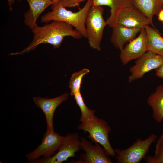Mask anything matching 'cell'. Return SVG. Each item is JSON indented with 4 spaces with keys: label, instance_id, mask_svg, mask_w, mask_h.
Segmentation results:
<instances>
[{
    "label": "cell",
    "instance_id": "cell-1",
    "mask_svg": "<svg viewBox=\"0 0 163 163\" xmlns=\"http://www.w3.org/2000/svg\"><path fill=\"white\" fill-rule=\"evenodd\" d=\"M33 40L30 44L21 52L12 53L11 55L23 54L34 50L41 44H50L54 49L59 47L65 37L70 36L80 39L81 34L71 25L60 21H52L42 27L37 25L32 29Z\"/></svg>",
    "mask_w": 163,
    "mask_h": 163
},
{
    "label": "cell",
    "instance_id": "cell-2",
    "mask_svg": "<svg viewBox=\"0 0 163 163\" xmlns=\"http://www.w3.org/2000/svg\"><path fill=\"white\" fill-rule=\"evenodd\" d=\"M92 1L93 0H87L84 7L75 12L66 9L60 1L51 11L41 17L40 21L46 23L55 21L66 22L75 28L82 37L87 38L85 20L88 13L92 5Z\"/></svg>",
    "mask_w": 163,
    "mask_h": 163
},
{
    "label": "cell",
    "instance_id": "cell-3",
    "mask_svg": "<svg viewBox=\"0 0 163 163\" xmlns=\"http://www.w3.org/2000/svg\"><path fill=\"white\" fill-rule=\"evenodd\" d=\"M81 122L78 126V129L88 132V137L92 142L98 143L104 149L109 156H115V153L109 138L111 128L107 122L95 115Z\"/></svg>",
    "mask_w": 163,
    "mask_h": 163
},
{
    "label": "cell",
    "instance_id": "cell-4",
    "mask_svg": "<svg viewBox=\"0 0 163 163\" xmlns=\"http://www.w3.org/2000/svg\"><path fill=\"white\" fill-rule=\"evenodd\" d=\"M102 6H92L87 14L85 25L89 44L91 47L101 50V43L105 27L107 25L103 18Z\"/></svg>",
    "mask_w": 163,
    "mask_h": 163
},
{
    "label": "cell",
    "instance_id": "cell-5",
    "mask_svg": "<svg viewBox=\"0 0 163 163\" xmlns=\"http://www.w3.org/2000/svg\"><path fill=\"white\" fill-rule=\"evenodd\" d=\"M158 138L152 133L145 139L137 138L130 147L125 149H114L117 163H139L144 158L151 145Z\"/></svg>",
    "mask_w": 163,
    "mask_h": 163
},
{
    "label": "cell",
    "instance_id": "cell-6",
    "mask_svg": "<svg viewBox=\"0 0 163 163\" xmlns=\"http://www.w3.org/2000/svg\"><path fill=\"white\" fill-rule=\"evenodd\" d=\"M81 141L78 133H68L63 136L56 154L50 158H38L29 163H62L69 158L76 156L75 153L81 150Z\"/></svg>",
    "mask_w": 163,
    "mask_h": 163
},
{
    "label": "cell",
    "instance_id": "cell-7",
    "mask_svg": "<svg viewBox=\"0 0 163 163\" xmlns=\"http://www.w3.org/2000/svg\"><path fill=\"white\" fill-rule=\"evenodd\" d=\"M63 136L54 131H47L44 134L41 144L34 150L25 155L28 162L35 160L42 156L48 158L53 155L59 149Z\"/></svg>",
    "mask_w": 163,
    "mask_h": 163
},
{
    "label": "cell",
    "instance_id": "cell-8",
    "mask_svg": "<svg viewBox=\"0 0 163 163\" xmlns=\"http://www.w3.org/2000/svg\"><path fill=\"white\" fill-rule=\"evenodd\" d=\"M163 62V57L150 51H147L137 59L135 64L129 69L131 75L128 82L133 81L141 78L146 73L158 68Z\"/></svg>",
    "mask_w": 163,
    "mask_h": 163
},
{
    "label": "cell",
    "instance_id": "cell-9",
    "mask_svg": "<svg viewBox=\"0 0 163 163\" xmlns=\"http://www.w3.org/2000/svg\"><path fill=\"white\" fill-rule=\"evenodd\" d=\"M81 149L85 153L80 155L79 160L74 161L75 163H112L113 162L106 151L101 147L100 144L86 139L84 137L80 138Z\"/></svg>",
    "mask_w": 163,
    "mask_h": 163
},
{
    "label": "cell",
    "instance_id": "cell-10",
    "mask_svg": "<svg viewBox=\"0 0 163 163\" xmlns=\"http://www.w3.org/2000/svg\"><path fill=\"white\" fill-rule=\"evenodd\" d=\"M120 50V57L124 65L142 56L148 51L147 36L145 28L141 30L137 37L129 42Z\"/></svg>",
    "mask_w": 163,
    "mask_h": 163
},
{
    "label": "cell",
    "instance_id": "cell-11",
    "mask_svg": "<svg viewBox=\"0 0 163 163\" xmlns=\"http://www.w3.org/2000/svg\"><path fill=\"white\" fill-rule=\"evenodd\" d=\"M131 28H145L150 24L147 17L133 6L125 7L119 12L117 24Z\"/></svg>",
    "mask_w": 163,
    "mask_h": 163
},
{
    "label": "cell",
    "instance_id": "cell-12",
    "mask_svg": "<svg viewBox=\"0 0 163 163\" xmlns=\"http://www.w3.org/2000/svg\"><path fill=\"white\" fill-rule=\"evenodd\" d=\"M68 96V94L66 93L53 98L39 97L33 98L35 105L42 110L44 114L47 125L46 131H54L53 117L55 110L61 104L67 100Z\"/></svg>",
    "mask_w": 163,
    "mask_h": 163
},
{
    "label": "cell",
    "instance_id": "cell-13",
    "mask_svg": "<svg viewBox=\"0 0 163 163\" xmlns=\"http://www.w3.org/2000/svg\"><path fill=\"white\" fill-rule=\"evenodd\" d=\"M110 41L116 48L122 50L125 44L136 37L142 29L131 28L117 24L112 27Z\"/></svg>",
    "mask_w": 163,
    "mask_h": 163
},
{
    "label": "cell",
    "instance_id": "cell-14",
    "mask_svg": "<svg viewBox=\"0 0 163 163\" xmlns=\"http://www.w3.org/2000/svg\"><path fill=\"white\" fill-rule=\"evenodd\" d=\"M29 8L24 14L25 24L31 29L37 25L36 21L45 10L52 3L51 0H26Z\"/></svg>",
    "mask_w": 163,
    "mask_h": 163
},
{
    "label": "cell",
    "instance_id": "cell-15",
    "mask_svg": "<svg viewBox=\"0 0 163 163\" xmlns=\"http://www.w3.org/2000/svg\"><path fill=\"white\" fill-rule=\"evenodd\" d=\"M109 7L110 8V14L106 20L107 25L112 27L117 24V18L119 11L123 8L133 6L132 0H93L94 6Z\"/></svg>",
    "mask_w": 163,
    "mask_h": 163
},
{
    "label": "cell",
    "instance_id": "cell-16",
    "mask_svg": "<svg viewBox=\"0 0 163 163\" xmlns=\"http://www.w3.org/2000/svg\"><path fill=\"white\" fill-rule=\"evenodd\" d=\"M133 6L137 9L149 19L150 24L154 27L153 18L158 16L163 9V2L161 0H132Z\"/></svg>",
    "mask_w": 163,
    "mask_h": 163
},
{
    "label": "cell",
    "instance_id": "cell-17",
    "mask_svg": "<svg viewBox=\"0 0 163 163\" xmlns=\"http://www.w3.org/2000/svg\"><path fill=\"white\" fill-rule=\"evenodd\" d=\"M147 102L152 109L154 119L161 123L163 120V85L157 87L155 91L148 97Z\"/></svg>",
    "mask_w": 163,
    "mask_h": 163
},
{
    "label": "cell",
    "instance_id": "cell-18",
    "mask_svg": "<svg viewBox=\"0 0 163 163\" xmlns=\"http://www.w3.org/2000/svg\"><path fill=\"white\" fill-rule=\"evenodd\" d=\"M147 39L148 51L163 57V37L155 28L149 25L145 28Z\"/></svg>",
    "mask_w": 163,
    "mask_h": 163
},
{
    "label": "cell",
    "instance_id": "cell-19",
    "mask_svg": "<svg viewBox=\"0 0 163 163\" xmlns=\"http://www.w3.org/2000/svg\"><path fill=\"white\" fill-rule=\"evenodd\" d=\"M89 72L90 70L88 69L84 68L72 74L69 82L71 95L73 96L75 93L80 91L83 78Z\"/></svg>",
    "mask_w": 163,
    "mask_h": 163
},
{
    "label": "cell",
    "instance_id": "cell-20",
    "mask_svg": "<svg viewBox=\"0 0 163 163\" xmlns=\"http://www.w3.org/2000/svg\"><path fill=\"white\" fill-rule=\"evenodd\" d=\"M74 98L76 104L78 105L81 112L80 121L82 122L87 120L94 115L95 111L89 109L85 104L80 91L75 93Z\"/></svg>",
    "mask_w": 163,
    "mask_h": 163
},
{
    "label": "cell",
    "instance_id": "cell-21",
    "mask_svg": "<svg viewBox=\"0 0 163 163\" xmlns=\"http://www.w3.org/2000/svg\"><path fill=\"white\" fill-rule=\"evenodd\" d=\"M154 155H146L144 159L147 163H163V133L157 139Z\"/></svg>",
    "mask_w": 163,
    "mask_h": 163
},
{
    "label": "cell",
    "instance_id": "cell-22",
    "mask_svg": "<svg viewBox=\"0 0 163 163\" xmlns=\"http://www.w3.org/2000/svg\"><path fill=\"white\" fill-rule=\"evenodd\" d=\"M87 0H61L60 2L65 8H72L79 6L80 3Z\"/></svg>",
    "mask_w": 163,
    "mask_h": 163
},
{
    "label": "cell",
    "instance_id": "cell-23",
    "mask_svg": "<svg viewBox=\"0 0 163 163\" xmlns=\"http://www.w3.org/2000/svg\"><path fill=\"white\" fill-rule=\"evenodd\" d=\"M156 69V76L163 79V62L160 66Z\"/></svg>",
    "mask_w": 163,
    "mask_h": 163
},
{
    "label": "cell",
    "instance_id": "cell-24",
    "mask_svg": "<svg viewBox=\"0 0 163 163\" xmlns=\"http://www.w3.org/2000/svg\"><path fill=\"white\" fill-rule=\"evenodd\" d=\"M16 0L19 1H21V0H7L8 5L9 7V9L10 11H11L12 10V5L14 4Z\"/></svg>",
    "mask_w": 163,
    "mask_h": 163
},
{
    "label": "cell",
    "instance_id": "cell-25",
    "mask_svg": "<svg viewBox=\"0 0 163 163\" xmlns=\"http://www.w3.org/2000/svg\"><path fill=\"white\" fill-rule=\"evenodd\" d=\"M158 16V19L163 23V9L160 11Z\"/></svg>",
    "mask_w": 163,
    "mask_h": 163
},
{
    "label": "cell",
    "instance_id": "cell-26",
    "mask_svg": "<svg viewBox=\"0 0 163 163\" xmlns=\"http://www.w3.org/2000/svg\"><path fill=\"white\" fill-rule=\"evenodd\" d=\"M61 0H51L52 3L51 5V8L53 9Z\"/></svg>",
    "mask_w": 163,
    "mask_h": 163
},
{
    "label": "cell",
    "instance_id": "cell-27",
    "mask_svg": "<svg viewBox=\"0 0 163 163\" xmlns=\"http://www.w3.org/2000/svg\"><path fill=\"white\" fill-rule=\"evenodd\" d=\"M162 2H163V0H161Z\"/></svg>",
    "mask_w": 163,
    "mask_h": 163
},
{
    "label": "cell",
    "instance_id": "cell-28",
    "mask_svg": "<svg viewBox=\"0 0 163 163\" xmlns=\"http://www.w3.org/2000/svg\"></svg>",
    "mask_w": 163,
    "mask_h": 163
}]
</instances>
